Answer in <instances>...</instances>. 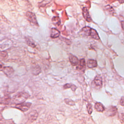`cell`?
Segmentation results:
<instances>
[{"instance_id":"cell-1","label":"cell","mask_w":124,"mask_h":124,"mask_svg":"<svg viewBox=\"0 0 124 124\" xmlns=\"http://www.w3.org/2000/svg\"><path fill=\"white\" fill-rule=\"evenodd\" d=\"M30 96V94L25 92H19L13 96V102L16 105L24 103Z\"/></svg>"},{"instance_id":"cell-2","label":"cell","mask_w":124,"mask_h":124,"mask_svg":"<svg viewBox=\"0 0 124 124\" xmlns=\"http://www.w3.org/2000/svg\"><path fill=\"white\" fill-rule=\"evenodd\" d=\"M25 16L27 17V19L31 23H32L33 24L36 25V26H38V24L37 21V19H36V17L35 15L31 12H27L25 14Z\"/></svg>"},{"instance_id":"cell-3","label":"cell","mask_w":124,"mask_h":124,"mask_svg":"<svg viewBox=\"0 0 124 124\" xmlns=\"http://www.w3.org/2000/svg\"><path fill=\"white\" fill-rule=\"evenodd\" d=\"M31 105V103L30 102H24L19 104L16 105L15 108L22 111H26L29 109Z\"/></svg>"},{"instance_id":"cell-4","label":"cell","mask_w":124,"mask_h":124,"mask_svg":"<svg viewBox=\"0 0 124 124\" xmlns=\"http://www.w3.org/2000/svg\"><path fill=\"white\" fill-rule=\"evenodd\" d=\"M31 69L32 74L34 75H38L41 72L40 67L36 63H33V64H31Z\"/></svg>"},{"instance_id":"cell-5","label":"cell","mask_w":124,"mask_h":124,"mask_svg":"<svg viewBox=\"0 0 124 124\" xmlns=\"http://www.w3.org/2000/svg\"><path fill=\"white\" fill-rule=\"evenodd\" d=\"M38 116V112L35 110H31L28 115V120L30 122H33L35 121Z\"/></svg>"},{"instance_id":"cell-6","label":"cell","mask_w":124,"mask_h":124,"mask_svg":"<svg viewBox=\"0 0 124 124\" xmlns=\"http://www.w3.org/2000/svg\"><path fill=\"white\" fill-rule=\"evenodd\" d=\"M117 111V108L115 106H110L107 109L106 114L109 117L114 116Z\"/></svg>"},{"instance_id":"cell-7","label":"cell","mask_w":124,"mask_h":124,"mask_svg":"<svg viewBox=\"0 0 124 124\" xmlns=\"http://www.w3.org/2000/svg\"><path fill=\"white\" fill-rule=\"evenodd\" d=\"M91 29L89 27H85L83 28L80 31L79 34L81 36H87L90 35Z\"/></svg>"},{"instance_id":"cell-8","label":"cell","mask_w":124,"mask_h":124,"mask_svg":"<svg viewBox=\"0 0 124 124\" xmlns=\"http://www.w3.org/2000/svg\"><path fill=\"white\" fill-rule=\"evenodd\" d=\"M2 71L7 77H11L14 73V70L13 68L9 66L4 67Z\"/></svg>"},{"instance_id":"cell-9","label":"cell","mask_w":124,"mask_h":124,"mask_svg":"<svg viewBox=\"0 0 124 124\" xmlns=\"http://www.w3.org/2000/svg\"><path fill=\"white\" fill-rule=\"evenodd\" d=\"M82 15L84 18L88 22H91L92 21L91 17L90 16L88 9L86 7H83L82 9Z\"/></svg>"},{"instance_id":"cell-10","label":"cell","mask_w":124,"mask_h":124,"mask_svg":"<svg viewBox=\"0 0 124 124\" xmlns=\"http://www.w3.org/2000/svg\"><path fill=\"white\" fill-rule=\"evenodd\" d=\"M69 60L71 64L73 66H76L78 65L79 61L77 57L73 55V54H70L69 55Z\"/></svg>"},{"instance_id":"cell-11","label":"cell","mask_w":124,"mask_h":124,"mask_svg":"<svg viewBox=\"0 0 124 124\" xmlns=\"http://www.w3.org/2000/svg\"><path fill=\"white\" fill-rule=\"evenodd\" d=\"M25 41H26L27 44L28 46L32 47H33V48L37 47V44H36L35 42L31 37L28 36V37H25Z\"/></svg>"},{"instance_id":"cell-12","label":"cell","mask_w":124,"mask_h":124,"mask_svg":"<svg viewBox=\"0 0 124 124\" xmlns=\"http://www.w3.org/2000/svg\"><path fill=\"white\" fill-rule=\"evenodd\" d=\"M60 31L55 28H52L51 30L50 37L52 38H56L60 36Z\"/></svg>"},{"instance_id":"cell-13","label":"cell","mask_w":124,"mask_h":124,"mask_svg":"<svg viewBox=\"0 0 124 124\" xmlns=\"http://www.w3.org/2000/svg\"><path fill=\"white\" fill-rule=\"evenodd\" d=\"M94 108L96 111L98 112H103L105 110L104 106L100 102H97L94 105Z\"/></svg>"},{"instance_id":"cell-14","label":"cell","mask_w":124,"mask_h":124,"mask_svg":"<svg viewBox=\"0 0 124 124\" xmlns=\"http://www.w3.org/2000/svg\"><path fill=\"white\" fill-rule=\"evenodd\" d=\"M97 63L95 60L90 59L88 61L87 66L89 68L96 67L97 66Z\"/></svg>"},{"instance_id":"cell-15","label":"cell","mask_w":124,"mask_h":124,"mask_svg":"<svg viewBox=\"0 0 124 124\" xmlns=\"http://www.w3.org/2000/svg\"><path fill=\"white\" fill-rule=\"evenodd\" d=\"M85 67V61L84 59H82L79 61L78 65L77 67L78 70H82Z\"/></svg>"},{"instance_id":"cell-16","label":"cell","mask_w":124,"mask_h":124,"mask_svg":"<svg viewBox=\"0 0 124 124\" xmlns=\"http://www.w3.org/2000/svg\"><path fill=\"white\" fill-rule=\"evenodd\" d=\"M94 83L96 86H101L102 85V79L100 76H97L94 79Z\"/></svg>"},{"instance_id":"cell-17","label":"cell","mask_w":124,"mask_h":124,"mask_svg":"<svg viewBox=\"0 0 124 124\" xmlns=\"http://www.w3.org/2000/svg\"><path fill=\"white\" fill-rule=\"evenodd\" d=\"M90 36L94 39H96V40L99 39V37L98 36V34L97 31H96L95 30H94L93 29H91V32H90Z\"/></svg>"},{"instance_id":"cell-18","label":"cell","mask_w":124,"mask_h":124,"mask_svg":"<svg viewBox=\"0 0 124 124\" xmlns=\"http://www.w3.org/2000/svg\"><path fill=\"white\" fill-rule=\"evenodd\" d=\"M52 22L54 25L56 26H59L61 24V21L59 17L58 16H54L52 18Z\"/></svg>"},{"instance_id":"cell-19","label":"cell","mask_w":124,"mask_h":124,"mask_svg":"<svg viewBox=\"0 0 124 124\" xmlns=\"http://www.w3.org/2000/svg\"><path fill=\"white\" fill-rule=\"evenodd\" d=\"M70 88H71V89L73 91H75L77 89V87L72 83H67L63 86V89H66Z\"/></svg>"},{"instance_id":"cell-20","label":"cell","mask_w":124,"mask_h":124,"mask_svg":"<svg viewBox=\"0 0 124 124\" xmlns=\"http://www.w3.org/2000/svg\"><path fill=\"white\" fill-rule=\"evenodd\" d=\"M7 57L8 54L6 51H2L0 52V59L2 60H5L7 59Z\"/></svg>"},{"instance_id":"cell-21","label":"cell","mask_w":124,"mask_h":124,"mask_svg":"<svg viewBox=\"0 0 124 124\" xmlns=\"http://www.w3.org/2000/svg\"><path fill=\"white\" fill-rule=\"evenodd\" d=\"M64 101V102H65V103L66 104H68L69 105H70V106H74L75 104L74 101H73V100H72L71 99H68V98L65 99Z\"/></svg>"},{"instance_id":"cell-22","label":"cell","mask_w":124,"mask_h":124,"mask_svg":"<svg viewBox=\"0 0 124 124\" xmlns=\"http://www.w3.org/2000/svg\"><path fill=\"white\" fill-rule=\"evenodd\" d=\"M87 111L88 112L89 114H91L92 113L93 111V107H92V105L91 103H88L87 105Z\"/></svg>"},{"instance_id":"cell-23","label":"cell","mask_w":124,"mask_h":124,"mask_svg":"<svg viewBox=\"0 0 124 124\" xmlns=\"http://www.w3.org/2000/svg\"><path fill=\"white\" fill-rule=\"evenodd\" d=\"M6 104L2 103V102H0V113L2 111V110L4 109V108L6 107Z\"/></svg>"},{"instance_id":"cell-24","label":"cell","mask_w":124,"mask_h":124,"mask_svg":"<svg viewBox=\"0 0 124 124\" xmlns=\"http://www.w3.org/2000/svg\"><path fill=\"white\" fill-rule=\"evenodd\" d=\"M120 104L121 106H124V96H122L120 101Z\"/></svg>"},{"instance_id":"cell-25","label":"cell","mask_w":124,"mask_h":124,"mask_svg":"<svg viewBox=\"0 0 124 124\" xmlns=\"http://www.w3.org/2000/svg\"><path fill=\"white\" fill-rule=\"evenodd\" d=\"M3 67H3V64L1 62H0V71L2 70V69L3 68Z\"/></svg>"},{"instance_id":"cell-26","label":"cell","mask_w":124,"mask_h":124,"mask_svg":"<svg viewBox=\"0 0 124 124\" xmlns=\"http://www.w3.org/2000/svg\"><path fill=\"white\" fill-rule=\"evenodd\" d=\"M121 26H122V29L124 31V21H121Z\"/></svg>"},{"instance_id":"cell-27","label":"cell","mask_w":124,"mask_h":124,"mask_svg":"<svg viewBox=\"0 0 124 124\" xmlns=\"http://www.w3.org/2000/svg\"><path fill=\"white\" fill-rule=\"evenodd\" d=\"M120 2H124V1H119Z\"/></svg>"}]
</instances>
